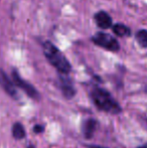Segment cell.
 <instances>
[{
    "label": "cell",
    "instance_id": "cell-2",
    "mask_svg": "<svg viewBox=\"0 0 147 148\" xmlns=\"http://www.w3.org/2000/svg\"><path fill=\"white\" fill-rule=\"evenodd\" d=\"M43 53L49 64L55 66L59 74L68 75L71 72L72 66L69 60L57 47H55V45L49 41H45L43 43Z\"/></svg>",
    "mask_w": 147,
    "mask_h": 148
},
{
    "label": "cell",
    "instance_id": "cell-1",
    "mask_svg": "<svg viewBox=\"0 0 147 148\" xmlns=\"http://www.w3.org/2000/svg\"><path fill=\"white\" fill-rule=\"evenodd\" d=\"M90 97L93 103L101 111L110 114H119L122 111V108L119 103L106 90L99 88V87H94L90 92Z\"/></svg>",
    "mask_w": 147,
    "mask_h": 148
},
{
    "label": "cell",
    "instance_id": "cell-9",
    "mask_svg": "<svg viewBox=\"0 0 147 148\" xmlns=\"http://www.w3.org/2000/svg\"><path fill=\"white\" fill-rule=\"evenodd\" d=\"M12 135L17 140H20V139L25 137V129H24L23 125L21 123H14L13 126H12Z\"/></svg>",
    "mask_w": 147,
    "mask_h": 148
},
{
    "label": "cell",
    "instance_id": "cell-6",
    "mask_svg": "<svg viewBox=\"0 0 147 148\" xmlns=\"http://www.w3.org/2000/svg\"><path fill=\"white\" fill-rule=\"evenodd\" d=\"M0 86L2 87V89L5 91V93L8 94L10 97H12L13 99L17 98V91H16L13 82L8 78L7 75L2 70H0Z\"/></svg>",
    "mask_w": 147,
    "mask_h": 148
},
{
    "label": "cell",
    "instance_id": "cell-12",
    "mask_svg": "<svg viewBox=\"0 0 147 148\" xmlns=\"http://www.w3.org/2000/svg\"><path fill=\"white\" fill-rule=\"evenodd\" d=\"M43 130H44V127H43L42 125H36V126L34 127V131L36 133V134H38V133H42Z\"/></svg>",
    "mask_w": 147,
    "mask_h": 148
},
{
    "label": "cell",
    "instance_id": "cell-11",
    "mask_svg": "<svg viewBox=\"0 0 147 148\" xmlns=\"http://www.w3.org/2000/svg\"><path fill=\"white\" fill-rule=\"evenodd\" d=\"M136 39L142 47H147V30L142 29L136 33Z\"/></svg>",
    "mask_w": 147,
    "mask_h": 148
},
{
    "label": "cell",
    "instance_id": "cell-10",
    "mask_svg": "<svg viewBox=\"0 0 147 148\" xmlns=\"http://www.w3.org/2000/svg\"><path fill=\"white\" fill-rule=\"evenodd\" d=\"M113 31L116 35L118 36H126V35L130 34V30L127 26H125L124 24H116L113 26Z\"/></svg>",
    "mask_w": 147,
    "mask_h": 148
},
{
    "label": "cell",
    "instance_id": "cell-15",
    "mask_svg": "<svg viewBox=\"0 0 147 148\" xmlns=\"http://www.w3.org/2000/svg\"><path fill=\"white\" fill-rule=\"evenodd\" d=\"M28 148H34V146H28Z\"/></svg>",
    "mask_w": 147,
    "mask_h": 148
},
{
    "label": "cell",
    "instance_id": "cell-14",
    "mask_svg": "<svg viewBox=\"0 0 147 148\" xmlns=\"http://www.w3.org/2000/svg\"><path fill=\"white\" fill-rule=\"evenodd\" d=\"M138 148H147V144H144V145H142V146H140Z\"/></svg>",
    "mask_w": 147,
    "mask_h": 148
},
{
    "label": "cell",
    "instance_id": "cell-4",
    "mask_svg": "<svg viewBox=\"0 0 147 148\" xmlns=\"http://www.w3.org/2000/svg\"><path fill=\"white\" fill-rule=\"evenodd\" d=\"M12 78H13V82L15 83V85L20 88L21 90H23L25 92V94L30 97L31 99H34V100H38L39 99V94L38 92L36 91V89L34 88L32 85L28 84L26 81H24L21 77L19 76V74L17 73V71L13 70L12 71Z\"/></svg>",
    "mask_w": 147,
    "mask_h": 148
},
{
    "label": "cell",
    "instance_id": "cell-8",
    "mask_svg": "<svg viewBox=\"0 0 147 148\" xmlns=\"http://www.w3.org/2000/svg\"><path fill=\"white\" fill-rule=\"evenodd\" d=\"M97 128V121L95 119H87L86 121H84L82 125V131L84 136L86 137L87 139H90L93 137L95 131H96Z\"/></svg>",
    "mask_w": 147,
    "mask_h": 148
},
{
    "label": "cell",
    "instance_id": "cell-13",
    "mask_svg": "<svg viewBox=\"0 0 147 148\" xmlns=\"http://www.w3.org/2000/svg\"><path fill=\"white\" fill-rule=\"evenodd\" d=\"M87 148H106V147H103V146H99V145H88Z\"/></svg>",
    "mask_w": 147,
    "mask_h": 148
},
{
    "label": "cell",
    "instance_id": "cell-7",
    "mask_svg": "<svg viewBox=\"0 0 147 148\" xmlns=\"http://www.w3.org/2000/svg\"><path fill=\"white\" fill-rule=\"evenodd\" d=\"M95 20L97 22V25L102 29H107V28L111 27L112 25V18L107 12L100 11L96 13L95 15Z\"/></svg>",
    "mask_w": 147,
    "mask_h": 148
},
{
    "label": "cell",
    "instance_id": "cell-5",
    "mask_svg": "<svg viewBox=\"0 0 147 148\" xmlns=\"http://www.w3.org/2000/svg\"><path fill=\"white\" fill-rule=\"evenodd\" d=\"M59 88L62 90V93L67 99H72L76 95V89L71 79L68 77V75L59 74Z\"/></svg>",
    "mask_w": 147,
    "mask_h": 148
},
{
    "label": "cell",
    "instance_id": "cell-3",
    "mask_svg": "<svg viewBox=\"0 0 147 148\" xmlns=\"http://www.w3.org/2000/svg\"><path fill=\"white\" fill-rule=\"evenodd\" d=\"M92 40L96 43L97 45L106 49L111 51H119V43L117 39H115L113 36H111L108 33L104 32H98L93 36Z\"/></svg>",
    "mask_w": 147,
    "mask_h": 148
}]
</instances>
